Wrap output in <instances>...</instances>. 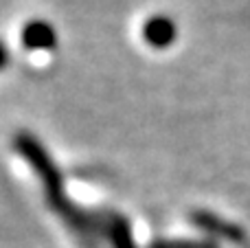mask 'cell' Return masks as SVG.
<instances>
[{"label":"cell","instance_id":"obj_2","mask_svg":"<svg viewBox=\"0 0 250 248\" xmlns=\"http://www.w3.org/2000/svg\"><path fill=\"white\" fill-rule=\"evenodd\" d=\"M143 38H145L147 44L156 48H163V46H169L176 38V26L169 18H163V16H156L151 20L145 22L143 26Z\"/></svg>","mask_w":250,"mask_h":248},{"label":"cell","instance_id":"obj_4","mask_svg":"<svg viewBox=\"0 0 250 248\" xmlns=\"http://www.w3.org/2000/svg\"><path fill=\"white\" fill-rule=\"evenodd\" d=\"M7 64H9V51L2 46V42H0V68H4Z\"/></svg>","mask_w":250,"mask_h":248},{"label":"cell","instance_id":"obj_3","mask_svg":"<svg viewBox=\"0 0 250 248\" xmlns=\"http://www.w3.org/2000/svg\"><path fill=\"white\" fill-rule=\"evenodd\" d=\"M154 248H215L207 242H165V244H156Z\"/></svg>","mask_w":250,"mask_h":248},{"label":"cell","instance_id":"obj_1","mask_svg":"<svg viewBox=\"0 0 250 248\" xmlns=\"http://www.w3.org/2000/svg\"><path fill=\"white\" fill-rule=\"evenodd\" d=\"M20 40L29 51H51L57 44V35H55V31H53V26L42 20L29 22V24L22 29Z\"/></svg>","mask_w":250,"mask_h":248}]
</instances>
